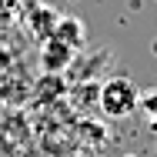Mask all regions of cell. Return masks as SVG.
Returning <instances> with one entry per match:
<instances>
[{"label": "cell", "mask_w": 157, "mask_h": 157, "mask_svg": "<svg viewBox=\"0 0 157 157\" xmlns=\"http://www.w3.org/2000/svg\"><path fill=\"white\" fill-rule=\"evenodd\" d=\"M140 110H144L147 124L157 130V84L151 87V90H140Z\"/></svg>", "instance_id": "cell-5"}, {"label": "cell", "mask_w": 157, "mask_h": 157, "mask_svg": "<svg viewBox=\"0 0 157 157\" xmlns=\"http://www.w3.org/2000/svg\"><path fill=\"white\" fill-rule=\"evenodd\" d=\"M124 157H137V154H124Z\"/></svg>", "instance_id": "cell-6"}, {"label": "cell", "mask_w": 157, "mask_h": 157, "mask_svg": "<svg viewBox=\"0 0 157 157\" xmlns=\"http://www.w3.org/2000/svg\"><path fill=\"white\" fill-rule=\"evenodd\" d=\"M74 54L77 50L70 44H63L60 37H47L44 40V50H40V67L47 74H60V70H67L74 63Z\"/></svg>", "instance_id": "cell-2"}, {"label": "cell", "mask_w": 157, "mask_h": 157, "mask_svg": "<svg viewBox=\"0 0 157 157\" xmlns=\"http://www.w3.org/2000/svg\"><path fill=\"white\" fill-rule=\"evenodd\" d=\"M54 37H60L63 44H70L74 50H80L84 40H87V27H84V20H77V17H60Z\"/></svg>", "instance_id": "cell-3"}, {"label": "cell", "mask_w": 157, "mask_h": 157, "mask_svg": "<svg viewBox=\"0 0 157 157\" xmlns=\"http://www.w3.org/2000/svg\"><path fill=\"white\" fill-rule=\"evenodd\" d=\"M104 117L110 121H124L134 110H140V87L130 77H110L107 84H100V104Z\"/></svg>", "instance_id": "cell-1"}, {"label": "cell", "mask_w": 157, "mask_h": 157, "mask_svg": "<svg viewBox=\"0 0 157 157\" xmlns=\"http://www.w3.org/2000/svg\"><path fill=\"white\" fill-rule=\"evenodd\" d=\"M57 20H60V13H57L54 7H33V13H30V27H33V33H37L40 40L54 37Z\"/></svg>", "instance_id": "cell-4"}]
</instances>
